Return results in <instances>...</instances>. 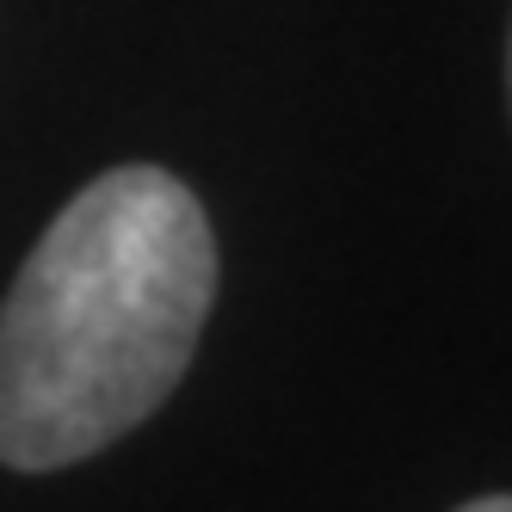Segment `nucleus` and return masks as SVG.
<instances>
[{
  "label": "nucleus",
  "mask_w": 512,
  "mask_h": 512,
  "mask_svg": "<svg viewBox=\"0 0 512 512\" xmlns=\"http://www.w3.org/2000/svg\"><path fill=\"white\" fill-rule=\"evenodd\" d=\"M216 235L186 179L112 167L44 229L0 303V463L68 469L142 426L198 352Z\"/></svg>",
  "instance_id": "f257e3e1"
},
{
  "label": "nucleus",
  "mask_w": 512,
  "mask_h": 512,
  "mask_svg": "<svg viewBox=\"0 0 512 512\" xmlns=\"http://www.w3.org/2000/svg\"><path fill=\"white\" fill-rule=\"evenodd\" d=\"M506 93H512V38H506Z\"/></svg>",
  "instance_id": "7ed1b4c3"
},
{
  "label": "nucleus",
  "mask_w": 512,
  "mask_h": 512,
  "mask_svg": "<svg viewBox=\"0 0 512 512\" xmlns=\"http://www.w3.org/2000/svg\"><path fill=\"white\" fill-rule=\"evenodd\" d=\"M457 512H512V494H488V500H469Z\"/></svg>",
  "instance_id": "f03ea898"
}]
</instances>
